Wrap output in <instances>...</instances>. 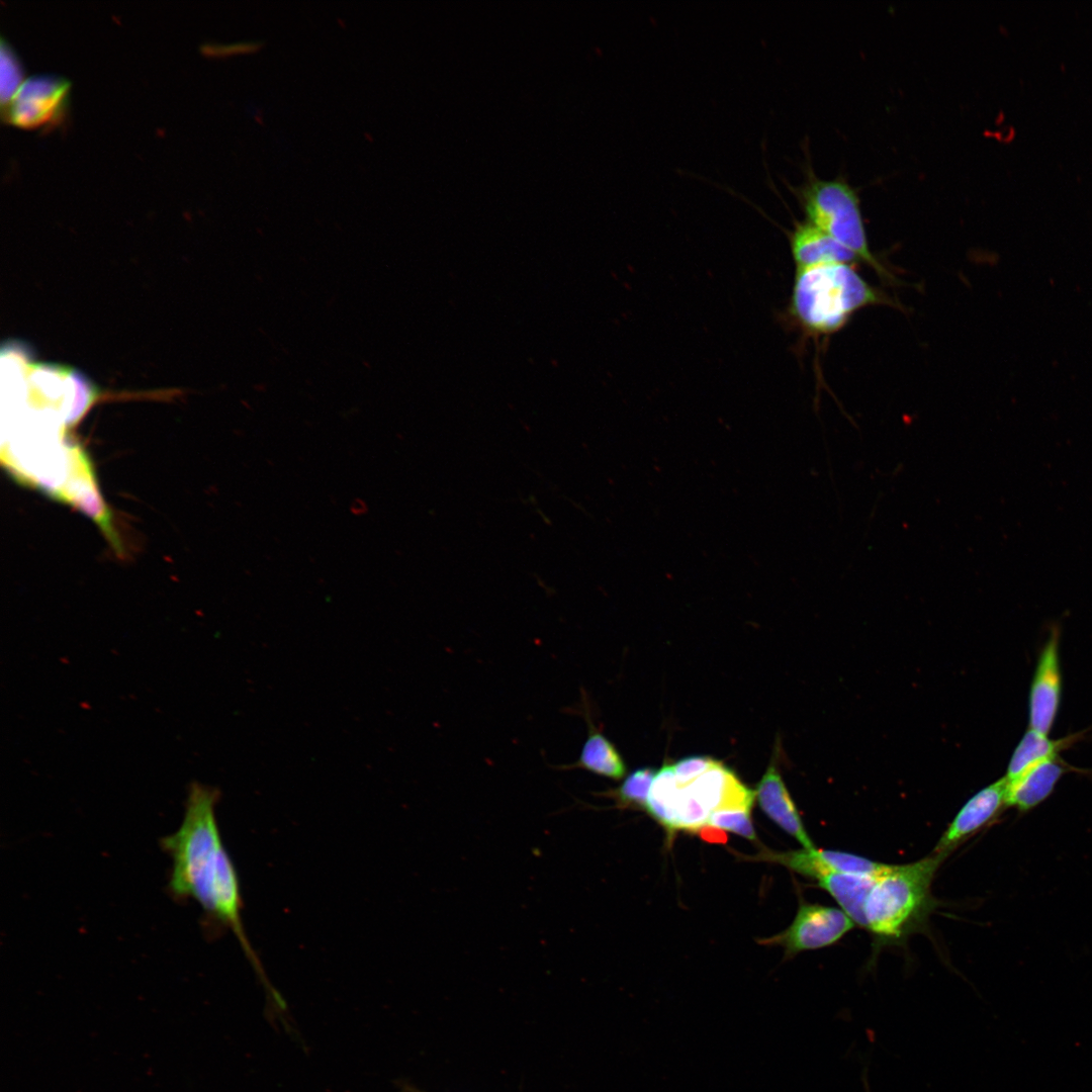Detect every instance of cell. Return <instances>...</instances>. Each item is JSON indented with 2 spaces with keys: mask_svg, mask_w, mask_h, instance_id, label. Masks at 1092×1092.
Returning a JSON list of instances; mask_svg holds the SVG:
<instances>
[{
  "mask_svg": "<svg viewBox=\"0 0 1092 1092\" xmlns=\"http://www.w3.org/2000/svg\"><path fill=\"white\" fill-rule=\"evenodd\" d=\"M1060 631L1054 628L1038 655L1028 699V728L1049 735L1062 698Z\"/></svg>",
  "mask_w": 1092,
  "mask_h": 1092,
  "instance_id": "cell-7",
  "label": "cell"
},
{
  "mask_svg": "<svg viewBox=\"0 0 1092 1092\" xmlns=\"http://www.w3.org/2000/svg\"><path fill=\"white\" fill-rule=\"evenodd\" d=\"M398 1092H425L406 1080L397 1081Z\"/></svg>",
  "mask_w": 1092,
  "mask_h": 1092,
  "instance_id": "cell-23",
  "label": "cell"
},
{
  "mask_svg": "<svg viewBox=\"0 0 1092 1092\" xmlns=\"http://www.w3.org/2000/svg\"><path fill=\"white\" fill-rule=\"evenodd\" d=\"M755 798L765 815L795 838L803 848L816 847L777 766L772 763L758 783Z\"/></svg>",
  "mask_w": 1092,
  "mask_h": 1092,
  "instance_id": "cell-10",
  "label": "cell"
},
{
  "mask_svg": "<svg viewBox=\"0 0 1092 1092\" xmlns=\"http://www.w3.org/2000/svg\"><path fill=\"white\" fill-rule=\"evenodd\" d=\"M945 858L932 852L911 863L889 864L867 895L862 928L881 943H898L920 929L935 907L931 884Z\"/></svg>",
  "mask_w": 1092,
  "mask_h": 1092,
  "instance_id": "cell-2",
  "label": "cell"
},
{
  "mask_svg": "<svg viewBox=\"0 0 1092 1092\" xmlns=\"http://www.w3.org/2000/svg\"><path fill=\"white\" fill-rule=\"evenodd\" d=\"M791 247L798 269L832 263L851 265L859 260L849 249L807 220L796 222L791 234Z\"/></svg>",
  "mask_w": 1092,
  "mask_h": 1092,
  "instance_id": "cell-11",
  "label": "cell"
},
{
  "mask_svg": "<svg viewBox=\"0 0 1092 1092\" xmlns=\"http://www.w3.org/2000/svg\"><path fill=\"white\" fill-rule=\"evenodd\" d=\"M755 799V791L743 785L735 774L729 769L720 806L716 810H746L751 811Z\"/></svg>",
  "mask_w": 1092,
  "mask_h": 1092,
  "instance_id": "cell-21",
  "label": "cell"
},
{
  "mask_svg": "<svg viewBox=\"0 0 1092 1092\" xmlns=\"http://www.w3.org/2000/svg\"><path fill=\"white\" fill-rule=\"evenodd\" d=\"M1005 787L1003 777L971 797L948 824L932 852L947 857L957 847L993 823L1006 807Z\"/></svg>",
  "mask_w": 1092,
  "mask_h": 1092,
  "instance_id": "cell-8",
  "label": "cell"
},
{
  "mask_svg": "<svg viewBox=\"0 0 1092 1092\" xmlns=\"http://www.w3.org/2000/svg\"><path fill=\"white\" fill-rule=\"evenodd\" d=\"M716 762L717 760L710 757L698 755L679 759L673 764L678 786L680 788L688 786Z\"/></svg>",
  "mask_w": 1092,
  "mask_h": 1092,
  "instance_id": "cell-22",
  "label": "cell"
},
{
  "mask_svg": "<svg viewBox=\"0 0 1092 1092\" xmlns=\"http://www.w3.org/2000/svg\"><path fill=\"white\" fill-rule=\"evenodd\" d=\"M587 724V737L579 757L560 769L580 768L611 780H620L626 774V764L615 745L594 725L586 708L583 709Z\"/></svg>",
  "mask_w": 1092,
  "mask_h": 1092,
  "instance_id": "cell-12",
  "label": "cell"
},
{
  "mask_svg": "<svg viewBox=\"0 0 1092 1092\" xmlns=\"http://www.w3.org/2000/svg\"><path fill=\"white\" fill-rule=\"evenodd\" d=\"M216 788L190 785L180 827L160 841L171 857L167 889L176 901H195L209 923L231 930L263 984L275 993L245 931L243 899L236 867L223 844L215 807Z\"/></svg>",
  "mask_w": 1092,
  "mask_h": 1092,
  "instance_id": "cell-1",
  "label": "cell"
},
{
  "mask_svg": "<svg viewBox=\"0 0 1092 1092\" xmlns=\"http://www.w3.org/2000/svg\"><path fill=\"white\" fill-rule=\"evenodd\" d=\"M655 774L650 767L636 769L624 780L621 786L601 795L614 799L616 806L620 809H645Z\"/></svg>",
  "mask_w": 1092,
  "mask_h": 1092,
  "instance_id": "cell-16",
  "label": "cell"
},
{
  "mask_svg": "<svg viewBox=\"0 0 1092 1092\" xmlns=\"http://www.w3.org/2000/svg\"><path fill=\"white\" fill-rule=\"evenodd\" d=\"M1070 770H1077L1061 756L1030 765L1017 777L1006 780V807L1026 812L1043 802L1055 790L1060 779Z\"/></svg>",
  "mask_w": 1092,
  "mask_h": 1092,
  "instance_id": "cell-9",
  "label": "cell"
},
{
  "mask_svg": "<svg viewBox=\"0 0 1092 1092\" xmlns=\"http://www.w3.org/2000/svg\"><path fill=\"white\" fill-rule=\"evenodd\" d=\"M1081 734L1075 733L1063 738L1052 739L1049 735L1038 733L1028 728L1015 747L1005 775L1006 780H1011L1027 767L1042 760L1056 758L1060 753L1077 742Z\"/></svg>",
  "mask_w": 1092,
  "mask_h": 1092,
  "instance_id": "cell-13",
  "label": "cell"
},
{
  "mask_svg": "<svg viewBox=\"0 0 1092 1092\" xmlns=\"http://www.w3.org/2000/svg\"><path fill=\"white\" fill-rule=\"evenodd\" d=\"M805 157L802 182L798 185L784 182L800 202L806 220L849 249L880 277L893 279L870 248L857 190L841 176L819 177L808 152Z\"/></svg>",
  "mask_w": 1092,
  "mask_h": 1092,
  "instance_id": "cell-4",
  "label": "cell"
},
{
  "mask_svg": "<svg viewBox=\"0 0 1092 1092\" xmlns=\"http://www.w3.org/2000/svg\"><path fill=\"white\" fill-rule=\"evenodd\" d=\"M728 771V767L717 761L686 788L712 813L720 806Z\"/></svg>",
  "mask_w": 1092,
  "mask_h": 1092,
  "instance_id": "cell-17",
  "label": "cell"
},
{
  "mask_svg": "<svg viewBox=\"0 0 1092 1092\" xmlns=\"http://www.w3.org/2000/svg\"><path fill=\"white\" fill-rule=\"evenodd\" d=\"M889 303L850 264L832 263L798 269L792 311L809 332L831 334L857 310Z\"/></svg>",
  "mask_w": 1092,
  "mask_h": 1092,
  "instance_id": "cell-3",
  "label": "cell"
},
{
  "mask_svg": "<svg viewBox=\"0 0 1092 1092\" xmlns=\"http://www.w3.org/2000/svg\"><path fill=\"white\" fill-rule=\"evenodd\" d=\"M711 812L686 787L679 789L676 805V828L699 832L707 825Z\"/></svg>",
  "mask_w": 1092,
  "mask_h": 1092,
  "instance_id": "cell-19",
  "label": "cell"
},
{
  "mask_svg": "<svg viewBox=\"0 0 1092 1092\" xmlns=\"http://www.w3.org/2000/svg\"><path fill=\"white\" fill-rule=\"evenodd\" d=\"M855 926L840 908L802 902L791 925L761 943L782 945L787 956H794L830 946Z\"/></svg>",
  "mask_w": 1092,
  "mask_h": 1092,
  "instance_id": "cell-5",
  "label": "cell"
},
{
  "mask_svg": "<svg viewBox=\"0 0 1092 1092\" xmlns=\"http://www.w3.org/2000/svg\"><path fill=\"white\" fill-rule=\"evenodd\" d=\"M707 825L733 832L750 841H757L756 832L751 820V811L715 810L710 814Z\"/></svg>",
  "mask_w": 1092,
  "mask_h": 1092,
  "instance_id": "cell-20",
  "label": "cell"
},
{
  "mask_svg": "<svg viewBox=\"0 0 1092 1092\" xmlns=\"http://www.w3.org/2000/svg\"><path fill=\"white\" fill-rule=\"evenodd\" d=\"M875 877L827 874L816 881L855 925L863 927V904Z\"/></svg>",
  "mask_w": 1092,
  "mask_h": 1092,
  "instance_id": "cell-14",
  "label": "cell"
},
{
  "mask_svg": "<svg viewBox=\"0 0 1092 1092\" xmlns=\"http://www.w3.org/2000/svg\"><path fill=\"white\" fill-rule=\"evenodd\" d=\"M680 787L673 764L665 763L655 774L645 805L647 813L656 820L671 837L676 828V805Z\"/></svg>",
  "mask_w": 1092,
  "mask_h": 1092,
  "instance_id": "cell-15",
  "label": "cell"
},
{
  "mask_svg": "<svg viewBox=\"0 0 1092 1092\" xmlns=\"http://www.w3.org/2000/svg\"><path fill=\"white\" fill-rule=\"evenodd\" d=\"M70 83L56 75H35L23 81L6 105L7 120L22 128L56 122L64 113Z\"/></svg>",
  "mask_w": 1092,
  "mask_h": 1092,
  "instance_id": "cell-6",
  "label": "cell"
},
{
  "mask_svg": "<svg viewBox=\"0 0 1092 1092\" xmlns=\"http://www.w3.org/2000/svg\"><path fill=\"white\" fill-rule=\"evenodd\" d=\"M0 97L2 106H6L23 83L20 63L5 39H1L0 49Z\"/></svg>",
  "mask_w": 1092,
  "mask_h": 1092,
  "instance_id": "cell-18",
  "label": "cell"
}]
</instances>
